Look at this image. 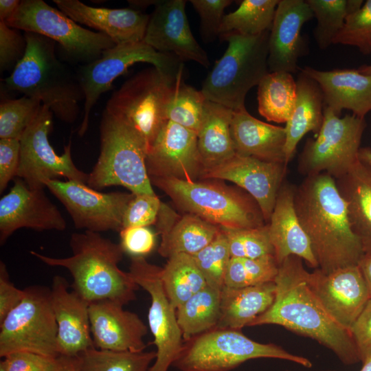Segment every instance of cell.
I'll return each mask as SVG.
<instances>
[{
    "mask_svg": "<svg viewBox=\"0 0 371 371\" xmlns=\"http://www.w3.org/2000/svg\"><path fill=\"white\" fill-rule=\"evenodd\" d=\"M360 361L371 357V299L350 328Z\"/></svg>",
    "mask_w": 371,
    "mask_h": 371,
    "instance_id": "f5cc1de1",
    "label": "cell"
},
{
    "mask_svg": "<svg viewBox=\"0 0 371 371\" xmlns=\"http://www.w3.org/2000/svg\"><path fill=\"white\" fill-rule=\"evenodd\" d=\"M335 181L347 203L352 230L360 240L364 254L371 255V167L359 159Z\"/></svg>",
    "mask_w": 371,
    "mask_h": 371,
    "instance_id": "4dcf8cb0",
    "label": "cell"
},
{
    "mask_svg": "<svg viewBox=\"0 0 371 371\" xmlns=\"http://www.w3.org/2000/svg\"><path fill=\"white\" fill-rule=\"evenodd\" d=\"M186 5L184 0H157L143 41L157 52L207 68L210 65L207 54L191 32Z\"/></svg>",
    "mask_w": 371,
    "mask_h": 371,
    "instance_id": "ffe728a7",
    "label": "cell"
},
{
    "mask_svg": "<svg viewBox=\"0 0 371 371\" xmlns=\"http://www.w3.org/2000/svg\"><path fill=\"white\" fill-rule=\"evenodd\" d=\"M278 264L273 255L258 258L232 257L225 275V286L242 288L274 282Z\"/></svg>",
    "mask_w": 371,
    "mask_h": 371,
    "instance_id": "60d3db41",
    "label": "cell"
},
{
    "mask_svg": "<svg viewBox=\"0 0 371 371\" xmlns=\"http://www.w3.org/2000/svg\"><path fill=\"white\" fill-rule=\"evenodd\" d=\"M284 371H289V370H284Z\"/></svg>",
    "mask_w": 371,
    "mask_h": 371,
    "instance_id": "e7e4bbea",
    "label": "cell"
},
{
    "mask_svg": "<svg viewBox=\"0 0 371 371\" xmlns=\"http://www.w3.org/2000/svg\"><path fill=\"white\" fill-rule=\"evenodd\" d=\"M293 113L286 123L285 162L292 159L297 146L308 133L318 134L324 121V96L318 83L300 72Z\"/></svg>",
    "mask_w": 371,
    "mask_h": 371,
    "instance_id": "f546056e",
    "label": "cell"
},
{
    "mask_svg": "<svg viewBox=\"0 0 371 371\" xmlns=\"http://www.w3.org/2000/svg\"><path fill=\"white\" fill-rule=\"evenodd\" d=\"M45 187L65 206L77 229L100 233L121 231L133 193H104L75 181L49 180Z\"/></svg>",
    "mask_w": 371,
    "mask_h": 371,
    "instance_id": "2e32d148",
    "label": "cell"
},
{
    "mask_svg": "<svg viewBox=\"0 0 371 371\" xmlns=\"http://www.w3.org/2000/svg\"><path fill=\"white\" fill-rule=\"evenodd\" d=\"M333 44L354 46L363 54H371V0L347 16Z\"/></svg>",
    "mask_w": 371,
    "mask_h": 371,
    "instance_id": "f6af8a7d",
    "label": "cell"
},
{
    "mask_svg": "<svg viewBox=\"0 0 371 371\" xmlns=\"http://www.w3.org/2000/svg\"><path fill=\"white\" fill-rule=\"evenodd\" d=\"M359 159L361 163L371 167V148L369 147L360 148Z\"/></svg>",
    "mask_w": 371,
    "mask_h": 371,
    "instance_id": "680465c9",
    "label": "cell"
},
{
    "mask_svg": "<svg viewBox=\"0 0 371 371\" xmlns=\"http://www.w3.org/2000/svg\"><path fill=\"white\" fill-rule=\"evenodd\" d=\"M307 281L329 313L344 327H350L371 296L358 265L324 273L317 268Z\"/></svg>",
    "mask_w": 371,
    "mask_h": 371,
    "instance_id": "44dd1931",
    "label": "cell"
},
{
    "mask_svg": "<svg viewBox=\"0 0 371 371\" xmlns=\"http://www.w3.org/2000/svg\"><path fill=\"white\" fill-rule=\"evenodd\" d=\"M359 371H371V357L363 363V366Z\"/></svg>",
    "mask_w": 371,
    "mask_h": 371,
    "instance_id": "94428289",
    "label": "cell"
},
{
    "mask_svg": "<svg viewBox=\"0 0 371 371\" xmlns=\"http://www.w3.org/2000/svg\"><path fill=\"white\" fill-rule=\"evenodd\" d=\"M58 371H79L76 357L60 356V367Z\"/></svg>",
    "mask_w": 371,
    "mask_h": 371,
    "instance_id": "6f0895ef",
    "label": "cell"
},
{
    "mask_svg": "<svg viewBox=\"0 0 371 371\" xmlns=\"http://www.w3.org/2000/svg\"><path fill=\"white\" fill-rule=\"evenodd\" d=\"M357 69L361 73L371 75V64L368 65H362L359 67V68H357Z\"/></svg>",
    "mask_w": 371,
    "mask_h": 371,
    "instance_id": "91938a15",
    "label": "cell"
},
{
    "mask_svg": "<svg viewBox=\"0 0 371 371\" xmlns=\"http://www.w3.org/2000/svg\"><path fill=\"white\" fill-rule=\"evenodd\" d=\"M76 358L79 371H149L156 351H111L92 348Z\"/></svg>",
    "mask_w": 371,
    "mask_h": 371,
    "instance_id": "74e56055",
    "label": "cell"
},
{
    "mask_svg": "<svg viewBox=\"0 0 371 371\" xmlns=\"http://www.w3.org/2000/svg\"><path fill=\"white\" fill-rule=\"evenodd\" d=\"M53 113L42 104L40 111L20 138V162L16 177L32 189H44L45 182L65 177L87 183L89 174L78 169L71 154V142L59 155L49 141Z\"/></svg>",
    "mask_w": 371,
    "mask_h": 371,
    "instance_id": "5bb4252c",
    "label": "cell"
},
{
    "mask_svg": "<svg viewBox=\"0 0 371 371\" xmlns=\"http://www.w3.org/2000/svg\"><path fill=\"white\" fill-rule=\"evenodd\" d=\"M186 213L227 229H249L267 224L254 199L245 191L206 181L177 179L150 181Z\"/></svg>",
    "mask_w": 371,
    "mask_h": 371,
    "instance_id": "8992f818",
    "label": "cell"
},
{
    "mask_svg": "<svg viewBox=\"0 0 371 371\" xmlns=\"http://www.w3.org/2000/svg\"><path fill=\"white\" fill-rule=\"evenodd\" d=\"M24 36L25 54L4 80L6 87L39 100L62 122H74L84 100L76 73L57 57L56 42L33 32Z\"/></svg>",
    "mask_w": 371,
    "mask_h": 371,
    "instance_id": "277c9868",
    "label": "cell"
},
{
    "mask_svg": "<svg viewBox=\"0 0 371 371\" xmlns=\"http://www.w3.org/2000/svg\"><path fill=\"white\" fill-rule=\"evenodd\" d=\"M233 112L222 104L207 100L203 121L197 133L203 172L236 155L231 133Z\"/></svg>",
    "mask_w": 371,
    "mask_h": 371,
    "instance_id": "d6a6232c",
    "label": "cell"
},
{
    "mask_svg": "<svg viewBox=\"0 0 371 371\" xmlns=\"http://www.w3.org/2000/svg\"><path fill=\"white\" fill-rule=\"evenodd\" d=\"M296 80L285 71L269 72L258 85V109L267 121L286 123L295 104Z\"/></svg>",
    "mask_w": 371,
    "mask_h": 371,
    "instance_id": "836d02e7",
    "label": "cell"
},
{
    "mask_svg": "<svg viewBox=\"0 0 371 371\" xmlns=\"http://www.w3.org/2000/svg\"><path fill=\"white\" fill-rule=\"evenodd\" d=\"M315 80L323 93L324 106L340 116L342 110L364 118L371 111V75L357 69L322 71L309 66L298 68Z\"/></svg>",
    "mask_w": 371,
    "mask_h": 371,
    "instance_id": "484cf974",
    "label": "cell"
},
{
    "mask_svg": "<svg viewBox=\"0 0 371 371\" xmlns=\"http://www.w3.org/2000/svg\"><path fill=\"white\" fill-rule=\"evenodd\" d=\"M231 133L236 154L286 164L284 127L259 120L245 108L234 111Z\"/></svg>",
    "mask_w": 371,
    "mask_h": 371,
    "instance_id": "f1b7e54d",
    "label": "cell"
},
{
    "mask_svg": "<svg viewBox=\"0 0 371 371\" xmlns=\"http://www.w3.org/2000/svg\"><path fill=\"white\" fill-rule=\"evenodd\" d=\"M294 205L318 269L329 273L359 264L364 252L333 177L324 172L305 177L295 187Z\"/></svg>",
    "mask_w": 371,
    "mask_h": 371,
    "instance_id": "7a4b0ae2",
    "label": "cell"
},
{
    "mask_svg": "<svg viewBox=\"0 0 371 371\" xmlns=\"http://www.w3.org/2000/svg\"><path fill=\"white\" fill-rule=\"evenodd\" d=\"M317 23L314 38L322 49L328 48L341 30L347 16L360 8L363 0H306Z\"/></svg>",
    "mask_w": 371,
    "mask_h": 371,
    "instance_id": "f35d334b",
    "label": "cell"
},
{
    "mask_svg": "<svg viewBox=\"0 0 371 371\" xmlns=\"http://www.w3.org/2000/svg\"><path fill=\"white\" fill-rule=\"evenodd\" d=\"M366 126L364 118L353 114L343 117L324 108V121L316 138H308L298 157L297 169L305 177L327 173L335 179L359 161Z\"/></svg>",
    "mask_w": 371,
    "mask_h": 371,
    "instance_id": "4fadbf2b",
    "label": "cell"
},
{
    "mask_svg": "<svg viewBox=\"0 0 371 371\" xmlns=\"http://www.w3.org/2000/svg\"><path fill=\"white\" fill-rule=\"evenodd\" d=\"M21 1L1 0L0 1V21H6L19 8Z\"/></svg>",
    "mask_w": 371,
    "mask_h": 371,
    "instance_id": "11a10c76",
    "label": "cell"
},
{
    "mask_svg": "<svg viewBox=\"0 0 371 371\" xmlns=\"http://www.w3.org/2000/svg\"><path fill=\"white\" fill-rule=\"evenodd\" d=\"M41 102L24 95L8 100L0 105V138L20 139L23 133L38 115Z\"/></svg>",
    "mask_w": 371,
    "mask_h": 371,
    "instance_id": "b9f144b4",
    "label": "cell"
},
{
    "mask_svg": "<svg viewBox=\"0 0 371 371\" xmlns=\"http://www.w3.org/2000/svg\"><path fill=\"white\" fill-rule=\"evenodd\" d=\"M190 2L201 19V34L205 42L213 41L220 36L219 29L224 10L231 0H191Z\"/></svg>",
    "mask_w": 371,
    "mask_h": 371,
    "instance_id": "7dc6e473",
    "label": "cell"
},
{
    "mask_svg": "<svg viewBox=\"0 0 371 371\" xmlns=\"http://www.w3.org/2000/svg\"><path fill=\"white\" fill-rule=\"evenodd\" d=\"M20 162V141L0 139V193L17 175Z\"/></svg>",
    "mask_w": 371,
    "mask_h": 371,
    "instance_id": "816d5d0a",
    "label": "cell"
},
{
    "mask_svg": "<svg viewBox=\"0 0 371 371\" xmlns=\"http://www.w3.org/2000/svg\"><path fill=\"white\" fill-rule=\"evenodd\" d=\"M272 358L307 368L312 362L274 344L256 341L241 330L214 328L185 341L172 366L180 371H229L251 359Z\"/></svg>",
    "mask_w": 371,
    "mask_h": 371,
    "instance_id": "ba28073f",
    "label": "cell"
},
{
    "mask_svg": "<svg viewBox=\"0 0 371 371\" xmlns=\"http://www.w3.org/2000/svg\"><path fill=\"white\" fill-rule=\"evenodd\" d=\"M222 229L227 239L231 257L253 259L273 255L267 223L249 229Z\"/></svg>",
    "mask_w": 371,
    "mask_h": 371,
    "instance_id": "ee69618b",
    "label": "cell"
},
{
    "mask_svg": "<svg viewBox=\"0 0 371 371\" xmlns=\"http://www.w3.org/2000/svg\"><path fill=\"white\" fill-rule=\"evenodd\" d=\"M296 186L284 181L282 183L268 222L273 255L278 264L290 256H296L313 268L318 264L307 235L303 229L294 205Z\"/></svg>",
    "mask_w": 371,
    "mask_h": 371,
    "instance_id": "4316f807",
    "label": "cell"
},
{
    "mask_svg": "<svg viewBox=\"0 0 371 371\" xmlns=\"http://www.w3.org/2000/svg\"><path fill=\"white\" fill-rule=\"evenodd\" d=\"M279 0H243L234 12L225 14L220 36L229 32L255 36L271 30Z\"/></svg>",
    "mask_w": 371,
    "mask_h": 371,
    "instance_id": "8d00e7d4",
    "label": "cell"
},
{
    "mask_svg": "<svg viewBox=\"0 0 371 371\" xmlns=\"http://www.w3.org/2000/svg\"><path fill=\"white\" fill-rule=\"evenodd\" d=\"M207 285L222 290L225 271L231 259L227 239L221 227L215 238L197 254L192 256Z\"/></svg>",
    "mask_w": 371,
    "mask_h": 371,
    "instance_id": "7bdbcfd3",
    "label": "cell"
},
{
    "mask_svg": "<svg viewBox=\"0 0 371 371\" xmlns=\"http://www.w3.org/2000/svg\"><path fill=\"white\" fill-rule=\"evenodd\" d=\"M24 290L16 288L10 281L5 265L0 262V322L22 300Z\"/></svg>",
    "mask_w": 371,
    "mask_h": 371,
    "instance_id": "db71d44e",
    "label": "cell"
},
{
    "mask_svg": "<svg viewBox=\"0 0 371 371\" xmlns=\"http://www.w3.org/2000/svg\"><path fill=\"white\" fill-rule=\"evenodd\" d=\"M155 224L161 236L158 252L168 258L179 254H197L215 238L221 229L192 214L179 216L164 203H161Z\"/></svg>",
    "mask_w": 371,
    "mask_h": 371,
    "instance_id": "83f0119b",
    "label": "cell"
},
{
    "mask_svg": "<svg viewBox=\"0 0 371 371\" xmlns=\"http://www.w3.org/2000/svg\"><path fill=\"white\" fill-rule=\"evenodd\" d=\"M161 269L144 257H132L128 271L134 282L150 297L148 321L157 350L149 371H168L177 359L184 343L176 309L163 286Z\"/></svg>",
    "mask_w": 371,
    "mask_h": 371,
    "instance_id": "9a60e30c",
    "label": "cell"
},
{
    "mask_svg": "<svg viewBox=\"0 0 371 371\" xmlns=\"http://www.w3.org/2000/svg\"><path fill=\"white\" fill-rule=\"evenodd\" d=\"M120 235L122 250L132 257H144L155 247V234L148 227L124 228Z\"/></svg>",
    "mask_w": 371,
    "mask_h": 371,
    "instance_id": "f907efd6",
    "label": "cell"
},
{
    "mask_svg": "<svg viewBox=\"0 0 371 371\" xmlns=\"http://www.w3.org/2000/svg\"><path fill=\"white\" fill-rule=\"evenodd\" d=\"M371 296V255L364 254L358 264Z\"/></svg>",
    "mask_w": 371,
    "mask_h": 371,
    "instance_id": "9f6ffc18",
    "label": "cell"
},
{
    "mask_svg": "<svg viewBox=\"0 0 371 371\" xmlns=\"http://www.w3.org/2000/svg\"><path fill=\"white\" fill-rule=\"evenodd\" d=\"M50 295L60 356L75 357L95 348L90 328L89 303L74 290L69 291L66 279L60 276L54 277Z\"/></svg>",
    "mask_w": 371,
    "mask_h": 371,
    "instance_id": "cb8c5ba5",
    "label": "cell"
},
{
    "mask_svg": "<svg viewBox=\"0 0 371 371\" xmlns=\"http://www.w3.org/2000/svg\"><path fill=\"white\" fill-rule=\"evenodd\" d=\"M0 371H5L4 368L0 366Z\"/></svg>",
    "mask_w": 371,
    "mask_h": 371,
    "instance_id": "6125c7cd",
    "label": "cell"
},
{
    "mask_svg": "<svg viewBox=\"0 0 371 371\" xmlns=\"http://www.w3.org/2000/svg\"><path fill=\"white\" fill-rule=\"evenodd\" d=\"M302 259L290 256L278 266L271 307L250 326L276 324L315 340L346 365L360 361L350 330L326 309L307 281Z\"/></svg>",
    "mask_w": 371,
    "mask_h": 371,
    "instance_id": "6da1fadb",
    "label": "cell"
},
{
    "mask_svg": "<svg viewBox=\"0 0 371 371\" xmlns=\"http://www.w3.org/2000/svg\"><path fill=\"white\" fill-rule=\"evenodd\" d=\"M137 63H150L175 78L184 67L183 61L175 55L157 52L143 41L115 45L98 59L80 65L76 75L84 95V106L79 136L87 132L92 108L100 96L111 88L117 78Z\"/></svg>",
    "mask_w": 371,
    "mask_h": 371,
    "instance_id": "30bf717a",
    "label": "cell"
},
{
    "mask_svg": "<svg viewBox=\"0 0 371 371\" xmlns=\"http://www.w3.org/2000/svg\"><path fill=\"white\" fill-rule=\"evenodd\" d=\"M5 23L58 43L66 55L82 65L91 63L116 44L104 34L89 30L43 0H23Z\"/></svg>",
    "mask_w": 371,
    "mask_h": 371,
    "instance_id": "8fae6325",
    "label": "cell"
},
{
    "mask_svg": "<svg viewBox=\"0 0 371 371\" xmlns=\"http://www.w3.org/2000/svg\"><path fill=\"white\" fill-rule=\"evenodd\" d=\"M91 333L95 348L111 351L142 352L148 327L135 313L110 300L89 304Z\"/></svg>",
    "mask_w": 371,
    "mask_h": 371,
    "instance_id": "603a6c76",
    "label": "cell"
},
{
    "mask_svg": "<svg viewBox=\"0 0 371 371\" xmlns=\"http://www.w3.org/2000/svg\"><path fill=\"white\" fill-rule=\"evenodd\" d=\"M179 76L171 77L153 66L144 69L113 93L104 111L132 127L148 150L167 120L166 109Z\"/></svg>",
    "mask_w": 371,
    "mask_h": 371,
    "instance_id": "9c48e42d",
    "label": "cell"
},
{
    "mask_svg": "<svg viewBox=\"0 0 371 371\" xmlns=\"http://www.w3.org/2000/svg\"><path fill=\"white\" fill-rule=\"evenodd\" d=\"M24 291L20 303L0 322V357L29 352L59 357L50 289L34 285Z\"/></svg>",
    "mask_w": 371,
    "mask_h": 371,
    "instance_id": "7c38bea8",
    "label": "cell"
},
{
    "mask_svg": "<svg viewBox=\"0 0 371 371\" xmlns=\"http://www.w3.org/2000/svg\"><path fill=\"white\" fill-rule=\"evenodd\" d=\"M313 18L306 0H279L269 35V72L298 70L299 58L307 53L302 27Z\"/></svg>",
    "mask_w": 371,
    "mask_h": 371,
    "instance_id": "7402d4cb",
    "label": "cell"
},
{
    "mask_svg": "<svg viewBox=\"0 0 371 371\" xmlns=\"http://www.w3.org/2000/svg\"><path fill=\"white\" fill-rule=\"evenodd\" d=\"M180 74L168 104L166 117L197 134L203 121L207 98L202 93L183 81Z\"/></svg>",
    "mask_w": 371,
    "mask_h": 371,
    "instance_id": "ab89813d",
    "label": "cell"
},
{
    "mask_svg": "<svg viewBox=\"0 0 371 371\" xmlns=\"http://www.w3.org/2000/svg\"><path fill=\"white\" fill-rule=\"evenodd\" d=\"M286 166L284 163L236 154L224 163L204 171L201 179H223L235 183L254 199L268 223L285 181Z\"/></svg>",
    "mask_w": 371,
    "mask_h": 371,
    "instance_id": "ac0fdd59",
    "label": "cell"
},
{
    "mask_svg": "<svg viewBox=\"0 0 371 371\" xmlns=\"http://www.w3.org/2000/svg\"><path fill=\"white\" fill-rule=\"evenodd\" d=\"M26 49L24 34L19 30L0 21V69L1 71L14 69L23 57Z\"/></svg>",
    "mask_w": 371,
    "mask_h": 371,
    "instance_id": "c3c4849f",
    "label": "cell"
},
{
    "mask_svg": "<svg viewBox=\"0 0 371 371\" xmlns=\"http://www.w3.org/2000/svg\"><path fill=\"white\" fill-rule=\"evenodd\" d=\"M221 291L206 285L176 309L183 341L216 327Z\"/></svg>",
    "mask_w": 371,
    "mask_h": 371,
    "instance_id": "e575fe53",
    "label": "cell"
},
{
    "mask_svg": "<svg viewBox=\"0 0 371 371\" xmlns=\"http://www.w3.org/2000/svg\"><path fill=\"white\" fill-rule=\"evenodd\" d=\"M269 31L255 36L221 35L228 45L203 83L201 91L207 100L233 111L245 108L249 91L269 72Z\"/></svg>",
    "mask_w": 371,
    "mask_h": 371,
    "instance_id": "5b68a950",
    "label": "cell"
},
{
    "mask_svg": "<svg viewBox=\"0 0 371 371\" xmlns=\"http://www.w3.org/2000/svg\"><path fill=\"white\" fill-rule=\"evenodd\" d=\"M53 2L76 23L104 34L116 45L142 41L150 19V15L131 8H95L78 0Z\"/></svg>",
    "mask_w": 371,
    "mask_h": 371,
    "instance_id": "d4e9b609",
    "label": "cell"
},
{
    "mask_svg": "<svg viewBox=\"0 0 371 371\" xmlns=\"http://www.w3.org/2000/svg\"><path fill=\"white\" fill-rule=\"evenodd\" d=\"M322 371H335V370H322Z\"/></svg>",
    "mask_w": 371,
    "mask_h": 371,
    "instance_id": "be15d7a7",
    "label": "cell"
},
{
    "mask_svg": "<svg viewBox=\"0 0 371 371\" xmlns=\"http://www.w3.org/2000/svg\"><path fill=\"white\" fill-rule=\"evenodd\" d=\"M0 366L5 371H58L60 357H51L29 352H18L5 357Z\"/></svg>",
    "mask_w": 371,
    "mask_h": 371,
    "instance_id": "681fc988",
    "label": "cell"
},
{
    "mask_svg": "<svg viewBox=\"0 0 371 371\" xmlns=\"http://www.w3.org/2000/svg\"><path fill=\"white\" fill-rule=\"evenodd\" d=\"M146 166L150 181L167 178L198 181L203 166L197 134L166 120L148 150Z\"/></svg>",
    "mask_w": 371,
    "mask_h": 371,
    "instance_id": "e0dca14e",
    "label": "cell"
},
{
    "mask_svg": "<svg viewBox=\"0 0 371 371\" xmlns=\"http://www.w3.org/2000/svg\"><path fill=\"white\" fill-rule=\"evenodd\" d=\"M72 255L54 258L30 251L43 263L67 269L73 278L72 290L89 304L110 300L125 305L136 298L139 286L128 272L118 264L124 251L120 245L102 236L100 233L85 231L71 235Z\"/></svg>",
    "mask_w": 371,
    "mask_h": 371,
    "instance_id": "3957f363",
    "label": "cell"
},
{
    "mask_svg": "<svg viewBox=\"0 0 371 371\" xmlns=\"http://www.w3.org/2000/svg\"><path fill=\"white\" fill-rule=\"evenodd\" d=\"M161 203L155 194H133L124 213L122 229L155 224Z\"/></svg>",
    "mask_w": 371,
    "mask_h": 371,
    "instance_id": "bcb514c9",
    "label": "cell"
},
{
    "mask_svg": "<svg viewBox=\"0 0 371 371\" xmlns=\"http://www.w3.org/2000/svg\"><path fill=\"white\" fill-rule=\"evenodd\" d=\"M67 223L44 189L30 188L21 179L14 180L9 192L0 199V243L17 229L63 231Z\"/></svg>",
    "mask_w": 371,
    "mask_h": 371,
    "instance_id": "d6986e66",
    "label": "cell"
},
{
    "mask_svg": "<svg viewBox=\"0 0 371 371\" xmlns=\"http://www.w3.org/2000/svg\"><path fill=\"white\" fill-rule=\"evenodd\" d=\"M100 137V155L87 185L96 190L121 186L134 194H155L146 166L147 146L139 135L104 111Z\"/></svg>",
    "mask_w": 371,
    "mask_h": 371,
    "instance_id": "52a82bcc",
    "label": "cell"
},
{
    "mask_svg": "<svg viewBox=\"0 0 371 371\" xmlns=\"http://www.w3.org/2000/svg\"><path fill=\"white\" fill-rule=\"evenodd\" d=\"M274 282L221 290L220 317L216 328L241 330L267 311L273 303Z\"/></svg>",
    "mask_w": 371,
    "mask_h": 371,
    "instance_id": "1f68e13d",
    "label": "cell"
},
{
    "mask_svg": "<svg viewBox=\"0 0 371 371\" xmlns=\"http://www.w3.org/2000/svg\"><path fill=\"white\" fill-rule=\"evenodd\" d=\"M161 278L165 292L175 309L207 285L193 257L186 254L168 258L161 269Z\"/></svg>",
    "mask_w": 371,
    "mask_h": 371,
    "instance_id": "d590c367",
    "label": "cell"
}]
</instances>
